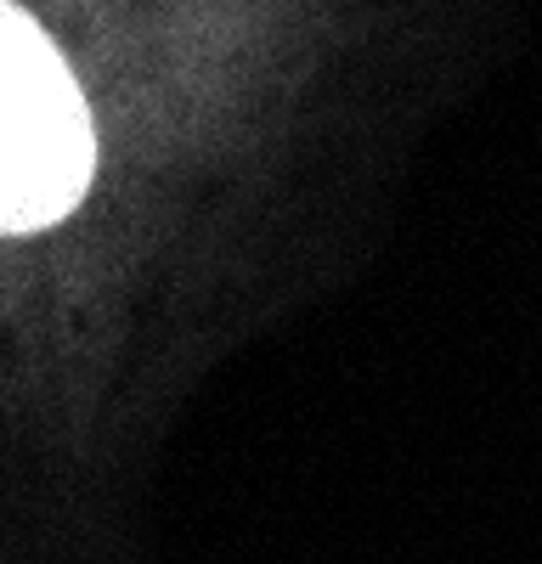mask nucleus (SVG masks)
<instances>
[{"instance_id": "obj_1", "label": "nucleus", "mask_w": 542, "mask_h": 564, "mask_svg": "<svg viewBox=\"0 0 542 564\" xmlns=\"http://www.w3.org/2000/svg\"><path fill=\"white\" fill-rule=\"evenodd\" d=\"M90 113L68 63L0 0V231L63 220L90 181Z\"/></svg>"}]
</instances>
